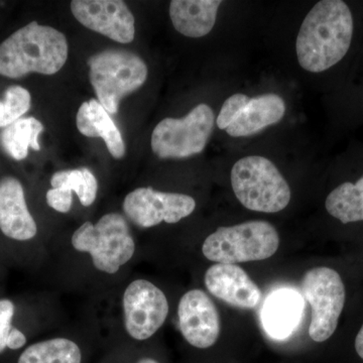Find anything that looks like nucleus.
<instances>
[{"label": "nucleus", "instance_id": "f257e3e1", "mask_svg": "<svg viewBox=\"0 0 363 363\" xmlns=\"http://www.w3.org/2000/svg\"><path fill=\"white\" fill-rule=\"evenodd\" d=\"M352 35V13L345 2H317L298 30L296 42L298 64L311 73L328 70L350 51Z\"/></svg>", "mask_w": 363, "mask_h": 363}, {"label": "nucleus", "instance_id": "f03ea898", "mask_svg": "<svg viewBox=\"0 0 363 363\" xmlns=\"http://www.w3.org/2000/svg\"><path fill=\"white\" fill-rule=\"evenodd\" d=\"M68 59V43L52 26L32 21L0 44V75L20 78L28 73L52 75Z\"/></svg>", "mask_w": 363, "mask_h": 363}, {"label": "nucleus", "instance_id": "7ed1b4c3", "mask_svg": "<svg viewBox=\"0 0 363 363\" xmlns=\"http://www.w3.org/2000/svg\"><path fill=\"white\" fill-rule=\"evenodd\" d=\"M231 186L248 210L277 213L291 201V189L276 164L260 156L242 157L231 169Z\"/></svg>", "mask_w": 363, "mask_h": 363}, {"label": "nucleus", "instance_id": "20e7f679", "mask_svg": "<svg viewBox=\"0 0 363 363\" xmlns=\"http://www.w3.org/2000/svg\"><path fill=\"white\" fill-rule=\"evenodd\" d=\"M279 247L278 231L267 221L243 222L219 227L202 245L207 259L217 264H241L269 259Z\"/></svg>", "mask_w": 363, "mask_h": 363}, {"label": "nucleus", "instance_id": "39448f33", "mask_svg": "<svg viewBox=\"0 0 363 363\" xmlns=\"http://www.w3.org/2000/svg\"><path fill=\"white\" fill-rule=\"evenodd\" d=\"M87 64L98 101L109 113H116L121 99L147 81V67L143 60L125 50H107L93 55Z\"/></svg>", "mask_w": 363, "mask_h": 363}, {"label": "nucleus", "instance_id": "423d86ee", "mask_svg": "<svg viewBox=\"0 0 363 363\" xmlns=\"http://www.w3.org/2000/svg\"><path fill=\"white\" fill-rule=\"evenodd\" d=\"M71 242L78 252L89 253L93 266L109 274H116L135 252L128 222L118 213L104 215L96 225L85 222L74 233Z\"/></svg>", "mask_w": 363, "mask_h": 363}, {"label": "nucleus", "instance_id": "0eeeda50", "mask_svg": "<svg viewBox=\"0 0 363 363\" xmlns=\"http://www.w3.org/2000/svg\"><path fill=\"white\" fill-rule=\"evenodd\" d=\"M214 112L201 104L183 118L162 119L152 131V150L160 159H185L200 154L213 131Z\"/></svg>", "mask_w": 363, "mask_h": 363}, {"label": "nucleus", "instance_id": "6e6552de", "mask_svg": "<svg viewBox=\"0 0 363 363\" xmlns=\"http://www.w3.org/2000/svg\"><path fill=\"white\" fill-rule=\"evenodd\" d=\"M302 292L311 306L310 337L315 342H324L335 333L345 305L342 279L330 267H315L303 277Z\"/></svg>", "mask_w": 363, "mask_h": 363}, {"label": "nucleus", "instance_id": "1a4fd4ad", "mask_svg": "<svg viewBox=\"0 0 363 363\" xmlns=\"http://www.w3.org/2000/svg\"><path fill=\"white\" fill-rule=\"evenodd\" d=\"M286 113L285 100L274 93L250 98L236 93L227 98L216 119L219 130L233 138H245L278 123Z\"/></svg>", "mask_w": 363, "mask_h": 363}, {"label": "nucleus", "instance_id": "9d476101", "mask_svg": "<svg viewBox=\"0 0 363 363\" xmlns=\"http://www.w3.org/2000/svg\"><path fill=\"white\" fill-rule=\"evenodd\" d=\"M126 332L135 340H147L164 325L169 314L166 295L147 279H135L123 298Z\"/></svg>", "mask_w": 363, "mask_h": 363}, {"label": "nucleus", "instance_id": "9b49d317", "mask_svg": "<svg viewBox=\"0 0 363 363\" xmlns=\"http://www.w3.org/2000/svg\"><path fill=\"white\" fill-rule=\"evenodd\" d=\"M196 202L191 196L167 193L152 188H138L126 195L123 211L135 225L150 228L162 222L174 224L194 212Z\"/></svg>", "mask_w": 363, "mask_h": 363}, {"label": "nucleus", "instance_id": "f8f14e48", "mask_svg": "<svg viewBox=\"0 0 363 363\" xmlns=\"http://www.w3.org/2000/svg\"><path fill=\"white\" fill-rule=\"evenodd\" d=\"M71 11L86 28L121 44L135 39V16L121 0H74Z\"/></svg>", "mask_w": 363, "mask_h": 363}, {"label": "nucleus", "instance_id": "ddd939ff", "mask_svg": "<svg viewBox=\"0 0 363 363\" xmlns=\"http://www.w3.org/2000/svg\"><path fill=\"white\" fill-rule=\"evenodd\" d=\"M178 317L182 335L194 347L206 350L218 340L220 335L218 310L203 291L195 289L181 298Z\"/></svg>", "mask_w": 363, "mask_h": 363}, {"label": "nucleus", "instance_id": "4468645a", "mask_svg": "<svg viewBox=\"0 0 363 363\" xmlns=\"http://www.w3.org/2000/svg\"><path fill=\"white\" fill-rule=\"evenodd\" d=\"M204 281L210 294L241 309L257 307L262 298L259 286L238 264H213L207 269Z\"/></svg>", "mask_w": 363, "mask_h": 363}, {"label": "nucleus", "instance_id": "2eb2a0df", "mask_svg": "<svg viewBox=\"0 0 363 363\" xmlns=\"http://www.w3.org/2000/svg\"><path fill=\"white\" fill-rule=\"evenodd\" d=\"M0 230L6 238L18 241L33 240L38 233L23 185L13 177L0 180Z\"/></svg>", "mask_w": 363, "mask_h": 363}, {"label": "nucleus", "instance_id": "dca6fc26", "mask_svg": "<svg viewBox=\"0 0 363 363\" xmlns=\"http://www.w3.org/2000/svg\"><path fill=\"white\" fill-rule=\"evenodd\" d=\"M220 0H173L169 18L177 32L188 38H202L216 23Z\"/></svg>", "mask_w": 363, "mask_h": 363}, {"label": "nucleus", "instance_id": "f3484780", "mask_svg": "<svg viewBox=\"0 0 363 363\" xmlns=\"http://www.w3.org/2000/svg\"><path fill=\"white\" fill-rule=\"evenodd\" d=\"M77 128L83 135L101 138L112 157L123 159L125 145L121 131L96 99H91L81 105L77 113Z\"/></svg>", "mask_w": 363, "mask_h": 363}, {"label": "nucleus", "instance_id": "a211bd4d", "mask_svg": "<svg viewBox=\"0 0 363 363\" xmlns=\"http://www.w3.org/2000/svg\"><path fill=\"white\" fill-rule=\"evenodd\" d=\"M302 312L303 300L300 295L294 291L279 290L266 301L262 308V324L272 337H286L297 326Z\"/></svg>", "mask_w": 363, "mask_h": 363}, {"label": "nucleus", "instance_id": "6ab92c4d", "mask_svg": "<svg viewBox=\"0 0 363 363\" xmlns=\"http://www.w3.org/2000/svg\"><path fill=\"white\" fill-rule=\"evenodd\" d=\"M44 125L35 117H21L16 123L6 126L0 135V143L13 159L25 160L28 150H40L39 136Z\"/></svg>", "mask_w": 363, "mask_h": 363}, {"label": "nucleus", "instance_id": "aec40b11", "mask_svg": "<svg viewBox=\"0 0 363 363\" xmlns=\"http://www.w3.org/2000/svg\"><path fill=\"white\" fill-rule=\"evenodd\" d=\"M325 207L332 217L344 224L363 221V176L355 183L345 182L331 191Z\"/></svg>", "mask_w": 363, "mask_h": 363}, {"label": "nucleus", "instance_id": "412c9836", "mask_svg": "<svg viewBox=\"0 0 363 363\" xmlns=\"http://www.w3.org/2000/svg\"><path fill=\"white\" fill-rule=\"evenodd\" d=\"M82 354L74 341L52 338L28 346L18 363H81Z\"/></svg>", "mask_w": 363, "mask_h": 363}, {"label": "nucleus", "instance_id": "4be33fe9", "mask_svg": "<svg viewBox=\"0 0 363 363\" xmlns=\"http://www.w3.org/2000/svg\"><path fill=\"white\" fill-rule=\"evenodd\" d=\"M52 188L65 189L75 192L83 206L88 207L96 199L98 183L87 168L57 172L51 179Z\"/></svg>", "mask_w": 363, "mask_h": 363}, {"label": "nucleus", "instance_id": "5701e85b", "mask_svg": "<svg viewBox=\"0 0 363 363\" xmlns=\"http://www.w3.org/2000/svg\"><path fill=\"white\" fill-rule=\"evenodd\" d=\"M30 92L21 86H11L6 90L4 101H0V128H6L21 118L30 108Z\"/></svg>", "mask_w": 363, "mask_h": 363}, {"label": "nucleus", "instance_id": "b1692460", "mask_svg": "<svg viewBox=\"0 0 363 363\" xmlns=\"http://www.w3.org/2000/svg\"><path fill=\"white\" fill-rule=\"evenodd\" d=\"M14 312H16V308L11 300L7 298L0 300V353L4 352L7 347V338L13 329L11 323H13Z\"/></svg>", "mask_w": 363, "mask_h": 363}, {"label": "nucleus", "instance_id": "393cba45", "mask_svg": "<svg viewBox=\"0 0 363 363\" xmlns=\"http://www.w3.org/2000/svg\"><path fill=\"white\" fill-rule=\"evenodd\" d=\"M47 203L50 207L61 213L70 211L73 196L71 191L61 188H52L48 191Z\"/></svg>", "mask_w": 363, "mask_h": 363}, {"label": "nucleus", "instance_id": "a878e982", "mask_svg": "<svg viewBox=\"0 0 363 363\" xmlns=\"http://www.w3.org/2000/svg\"><path fill=\"white\" fill-rule=\"evenodd\" d=\"M26 337L25 334L13 327L11 333H9V338H7V348L11 350H21V347L26 345Z\"/></svg>", "mask_w": 363, "mask_h": 363}, {"label": "nucleus", "instance_id": "bb28decb", "mask_svg": "<svg viewBox=\"0 0 363 363\" xmlns=\"http://www.w3.org/2000/svg\"><path fill=\"white\" fill-rule=\"evenodd\" d=\"M355 350L363 360V324L360 330L358 331L357 338H355Z\"/></svg>", "mask_w": 363, "mask_h": 363}, {"label": "nucleus", "instance_id": "cd10ccee", "mask_svg": "<svg viewBox=\"0 0 363 363\" xmlns=\"http://www.w3.org/2000/svg\"><path fill=\"white\" fill-rule=\"evenodd\" d=\"M138 363H159L157 360L152 359V358H143Z\"/></svg>", "mask_w": 363, "mask_h": 363}]
</instances>
